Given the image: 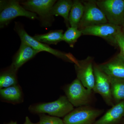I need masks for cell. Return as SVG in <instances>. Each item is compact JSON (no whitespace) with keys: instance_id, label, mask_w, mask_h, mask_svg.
Listing matches in <instances>:
<instances>
[{"instance_id":"2e32d148","label":"cell","mask_w":124,"mask_h":124,"mask_svg":"<svg viewBox=\"0 0 124 124\" xmlns=\"http://www.w3.org/2000/svg\"><path fill=\"white\" fill-rule=\"evenodd\" d=\"M73 4V1L70 0H59L56 1L52 7L51 14L54 16H60L64 18L67 27H69V14Z\"/></svg>"},{"instance_id":"ac0fdd59","label":"cell","mask_w":124,"mask_h":124,"mask_svg":"<svg viewBox=\"0 0 124 124\" xmlns=\"http://www.w3.org/2000/svg\"><path fill=\"white\" fill-rule=\"evenodd\" d=\"M63 30H54L45 34H36L33 37L37 41L41 43L47 45H57L63 41Z\"/></svg>"},{"instance_id":"9a60e30c","label":"cell","mask_w":124,"mask_h":124,"mask_svg":"<svg viewBox=\"0 0 124 124\" xmlns=\"http://www.w3.org/2000/svg\"><path fill=\"white\" fill-rule=\"evenodd\" d=\"M0 97L2 101L16 104L24 100L22 89L19 84L0 89Z\"/></svg>"},{"instance_id":"277c9868","label":"cell","mask_w":124,"mask_h":124,"mask_svg":"<svg viewBox=\"0 0 124 124\" xmlns=\"http://www.w3.org/2000/svg\"><path fill=\"white\" fill-rule=\"evenodd\" d=\"M56 1L55 0H28L20 1V4L27 10L37 15L42 26L48 27L51 26L54 21L51 11Z\"/></svg>"},{"instance_id":"7a4b0ae2","label":"cell","mask_w":124,"mask_h":124,"mask_svg":"<svg viewBox=\"0 0 124 124\" xmlns=\"http://www.w3.org/2000/svg\"><path fill=\"white\" fill-rule=\"evenodd\" d=\"M24 17L31 20L38 19L36 14L27 10L15 0H0V27L7 26L12 20L17 17Z\"/></svg>"},{"instance_id":"6da1fadb","label":"cell","mask_w":124,"mask_h":124,"mask_svg":"<svg viewBox=\"0 0 124 124\" xmlns=\"http://www.w3.org/2000/svg\"><path fill=\"white\" fill-rule=\"evenodd\" d=\"M74 109V106L66 96H61L57 100L49 102H40L31 104L28 108L33 114H46L59 117L66 116Z\"/></svg>"},{"instance_id":"4316f807","label":"cell","mask_w":124,"mask_h":124,"mask_svg":"<svg viewBox=\"0 0 124 124\" xmlns=\"http://www.w3.org/2000/svg\"><path fill=\"white\" fill-rule=\"evenodd\" d=\"M122 29L123 31L124 32V24H123L122 26Z\"/></svg>"},{"instance_id":"cb8c5ba5","label":"cell","mask_w":124,"mask_h":124,"mask_svg":"<svg viewBox=\"0 0 124 124\" xmlns=\"http://www.w3.org/2000/svg\"><path fill=\"white\" fill-rule=\"evenodd\" d=\"M39 124V122L36 123H33L31 122V120L29 119V117L28 116H26L25 118V121L24 124Z\"/></svg>"},{"instance_id":"5bb4252c","label":"cell","mask_w":124,"mask_h":124,"mask_svg":"<svg viewBox=\"0 0 124 124\" xmlns=\"http://www.w3.org/2000/svg\"><path fill=\"white\" fill-rule=\"evenodd\" d=\"M93 124H118L124 117V100L112 106Z\"/></svg>"},{"instance_id":"ba28073f","label":"cell","mask_w":124,"mask_h":124,"mask_svg":"<svg viewBox=\"0 0 124 124\" xmlns=\"http://www.w3.org/2000/svg\"><path fill=\"white\" fill-rule=\"evenodd\" d=\"M103 111L88 106L73 109L63 118L64 124H93Z\"/></svg>"},{"instance_id":"d6986e66","label":"cell","mask_w":124,"mask_h":124,"mask_svg":"<svg viewBox=\"0 0 124 124\" xmlns=\"http://www.w3.org/2000/svg\"><path fill=\"white\" fill-rule=\"evenodd\" d=\"M84 10L85 6L82 1L78 0L73 1L69 17L70 27L78 28L84 15Z\"/></svg>"},{"instance_id":"e0dca14e","label":"cell","mask_w":124,"mask_h":124,"mask_svg":"<svg viewBox=\"0 0 124 124\" xmlns=\"http://www.w3.org/2000/svg\"><path fill=\"white\" fill-rule=\"evenodd\" d=\"M18 71L11 64L1 71L0 74V89L18 84Z\"/></svg>"},{"instance_id":"52a82bcc","label":"cell","mask_w":124,"mask_h":124,"mask_svg":"<svg viewBox=\"0 0 124 124\" xmlns=\"http://www.w3.org/2000/svg\"><path fill=\"white\" fill-rule=\"evenodd\" d=\"M122 29V27L107 23L86 27L80 31L82 35L99 37L117 47L116 36Z\"/></svg>"},{"instance_id":"603a6c76","label":"cell","mask_w":124,"mask_h":124,"mask_svg":"<svg viewBox=\"0 0 124 124\" xmlns=\"http://www.w3.org/2000/svg\"><path fill=\"white\" fill-rule=\"evenodd\" d=\"M117 47L120 49L119 54L124 60V32L121 29L116 36Z\"/></svg>"},{"instance_id":"4fadbf2b","label":"cell","mask_w":124,"mask_h":124,"mask_svg":"<svg viewBox=\"0 0 124 124\" xmlns=\"http://www.w3.org/2000/svg\"><path fill=\"white\" fill-rule=\"evenodd\" d=\"M40 52L27 43L21 41L20 47L13 58L11 65L18 70L24 63L33 58Z\"/></svg>"},{"instance_id":"8fae6325","label":"cell","mask_w":124,"mask_h":124,"mask_svg":"<svg viewBox=\"0 0 124 124\" xmlns=\"http://www.w3.org/2000/svg\"><path fill=\"white\" fill-rule=\"evenodd\" d=\"M93 68L95 85L93 91L100 94L107 105L113 106L110 77L99 68L98 65L94 64Z\"/></svg>"},{"instance_id":"ffe728a7","label":"cell","mask_w":124,"mask_h":124,"mask_svg":"<svg viewBox=\"0 0 124 124\" xmlns=\"http://www.w3.org/2000/svg\"><path fill=\"white\" fill-rule=\"evenodd\" d=\"M113 100L117 103L124 100V79L110 77Z\"/></svg>"},{"instance_id":"30bf717a","label":"cell","mask_w":124,"mask_h":124,"mask_svg":"<svg viewBox=\"0 0 124 124\" xmlns=\"http://www.w3.org/2000/svg\"><path fill=\"white\" fill-rule=\"evenodd\" d=\"M93 58L88 57L84 60H78L75 63L77 78L85 88L93 91L95 85Z\"/></svg>"},{"instance_id":"8992f818","label":"cell","mask_w":124,"mask_h":124,"mask_svg":"<svg viewBox=\"0 0 124 124\" xmlns=\"http://www.w3.org/2000/svg\"><path fill=\"white\" fill-rule=\"evenodd\" d=\"M64 91L68 100L74 107L84 106L91 101L92 91L85 88L77 78L64 87Z\"/></svg>"},{"instance_id":"44dd1931","label":"cell","mask_w":124,"mask_h":124,"mask_svg":"<svg viewBox=\"0 0 124 124\" xmlns=\"http://www.w3.org/2000/svg\"><path fill=\"white\" fill-rule=\"evenodd\" d=\"M82 35V32L78 28L69 27L63 34V41L73 48L78 39Z\"/></svg>"},{"instance_id":"484cf974","label":"cell","mask_w":124,"mask_h":124,"mask_svg":"<svg viewBox=\"0 0 124 124\" xmlns=\"http://www.w3.org/2000/svg\"><path fill=\"white\" fill-rule=\"evenodd\" d=\"M121 124H124V119H123V120H122V121H121Z\"/></svg>"},{"instance_id":"3957f363","label":"cell","mask_w":124,"mask_h":124,"mask_svg":"<svg viewBox=\"0 0 124 124\" xmlns=\"http://www.w3.org/2000/svg\"><path fill=\"white\" fill-rule=\"evenodd\" d=\"M14 30L23 41L40 52L45 51L52 54L66 62L75 63L77 60L72 54L67 53L51 48L48 45L39 42L31 36L24 30L23 27L18 22H15Z\"/></svg>"},{"instance_id":"d4e9b609","label":"cell","mask_w":124,"mask_h":124,"mask_svg":"<svg viewBox=\"0 0 124 124\" xmlns=\"http://www.w3.org/2000/svg\"><path fill=\"white\" fill-rule=\"evenodd\" d=\"M4 124H18L16 121H10L8 123H5Z\"/></svg>"},{"instance_id":"7c38bea8","label":"cell","mask_w":124,"mask_h":124,"mask_svg":"<svg viewBox=\"0 0 124 124\" xmlns=\"http://www.w3.org/2000/svg\"><path fill=\"white\" fill-rule=\"evenodd\" d=\"M98 66L110 77L124 79V60L119 54Z\"/></svg>"},{"instance_id":"7402d4cb","label":"cell","mask_w":124,"mask_h":124,"mask_svg":"<svg viewBox=\"0 0 124 124\" xmlns=\"http://www.w3.org/2000/svg\"><path fill=\"white\" fill-rule=\"evenodd\" d=\"M39 124H64L63 120L60 117L47 115L45 114H39Z\"/></svg>"},{"instance_id":"5b68a950","label":"cell","mask_w":124,"mask_h":124,"mask_svg":"<svg viewBox=\"0 0 124 124\" xmlns=\"http://www.w3.org/2000/svg\"><path fill=\"white\" fill-rule=\"evenodd\" d=\"M108 22L122 27L124 23V0L95 1Z\"/></svg>"},{"instance_id":"9c48e42d","label":"cell","mask_w":124,"mask_h":124,"mask_svg":"<svg viewBox=\"0 0 124 124\" xmlns=\"http://www.w3.org/2000/svg\"><path fill=\"white\" fill-rule=\"evenodd\" d=\"M85 6L84 12L78 28L79 30L90 26L108 23L95 0L82 1Z\"/></svg>"}]
</instances>
